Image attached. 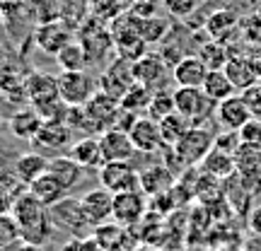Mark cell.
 Returning <instances> with one entry per match:
<instances>
[{"mask_svg": "<svg viewBox=\"0 0 261 251\" xmlns=\"http://www.w3.org/2000/svg\"><path fill=\"white\" fill-rule=\"evenodd\" d=\"M215 148V135L205 126H191V128L177 140L172 150L177 152L184 167H198L203 157Z\"/></svg>", "mask_w": 261, "mask_h": 251, "instance_id": "277c9868", "label": "cell"}, {"mask_svg": "<svg viewBox=\"0 0 261 251\" xmlns=\"http://www.w3.org/2000/svg\"><path fill=\"white\" fill-rule=\"evenodd\" d=\"M169 188H174V172L167 164L160 167H150L145 172H140V191L148 196H162Z\"/></svg>", "mask_w": 261, "mask_h": 251, "instance_id": "603a6c76", "label": "cell"}, {"mask_svg": "<svg viewBox=\"0 0 261 251\" xmlns=\"http://www.w3.org/2000/svg\"><path fill=\"white\" fill-rule=\"evenodd\" d=\"M145 196L143 191H128V193H114V220L121 227H136L145 217Z\"/></svg>", "mask_w": 261, "mask_h": 251, "instance_id": "7c38bea8", "label": "cell"}, {"mask_svg": "<svg viewBox=\"0 0 261 251\" xmlns=\"http://www.w3.org/2000/svg\"><path fill=\"white\" fill-rule=\"evenodd\" d=\"M242 145V138H240V130H223L220 135H215V148L223 150V152H230L234 155Z\"/></svg>", "mask_w": 261, "mask_h": 251, "instance_id": "f35d334b", "label": "cell"}, {"mask_svg": "<svg viewBox=\"0 0 261 251\" xmlns=\"http://www.w3.org/2000/svg\"><path fill=\"white\" fill-rule=\"evenodd\" d=\"M174 106L191 126H205V121L215 116L218 104L203 92V87H174Z\"/></svg>", "mask_w": 261, "mask_h": 251, "instance_id": "7a4b0ae2", "label": "cell"}, {"mask_svg": "<svg viewBox=\"0 0 261 251\" xmlns=\"http://www.w3.org/2000/svg\"><path fill=\"white\" fill-rule=\"evenodd\" d=\"M99 145H102L104 159L107 162H130V157L136 155V145L126 130L109 128L99 135Z\"/></svg>", "mask_w": 261, "mask_h": 251, "instance_id": "e0dca14e", "label": "cell"}, {"mask_svg": "<svg viewBox=\"0 0 261 251\" xmlns=\"http://www.w3.org/2000/svg\"><path fill=\"white\" fill-rule=\"evenodd\" d=\"M196 53H198L201 61L208 65V70H225L227 61L232 58L230 56V51H227V44H225V41H215V39L205 41Z\"/></svg>", "mask_w": 261, "mask_h": 251, "instance_id": "4dcf8cb0", "label": "cell"}, {"mask_svg": "<svg viewBox=\"0 0 261 251\" xmlns=\"http://www.w3.org/2000/svg\"><path fill=\"white\" fill-rule=\"evenodd\" d=\"M133 82H136V75H133V61L116 56V61H114V63L104 70L102 77H99V90L107 92V94H112L114 99H119V102H121V97L128 92Z\"/></svg>", "mask_w": 261, "mask_h": 251, "instance_id": "9c48e42d", "label": "cell"}, {"mask_svg": "<svg viewBox=\"0 0 261 251\" xmlns=\"http://www.w3.org/2000/svg\"><path fill=\"white\" fill-rule=\"evenodd\" d=\"M3 251H12V249H3Z\"/></svg>", "mask_w": 261, "mask_h": 251, "instance_id": "c3c4849f", "label": "cell"}, {"mask_svg": "<svg viewBox=\"0 0 261 251\" xmlns=\"http://www.w3.org/2000/svg\"><path fill=\"white\" fill-rule=\"evenodd\" d=\"M97 177H99V184L112 193L140 191V172L130 162H104Z\"/></svg>", "mask_w": 261, "mask_h": 251, "instance_id": "8992f818", "label": "cell"}, {"mask_svg": "<svg viewBox=\"0 0 261 251\" xmlns=\"http://www.w3.org/2000/svg\"><path fill=\"white\" fill-rule=\"evenodd\" d=\"M177 111V106H174V92H167V90H158V92L152 94V102L148 106V116L150 119H155V121H162L165 116Z\"/></svg>", "mask_w": 261, "mask_h": 251, "instance_id": "e575fe53", "label": "cell"}, {"mask_svg": "<svg viewBox=\"0 0 261 251\" xmlns=\"http://www.w3.org/2000/svg\"><path fill=\"white\" fill-rule=\"evenodd\" d=\"M0 188L3 191H8V193H12L15 198H17L19 193H22V188H27L22 181L17 179V174H15V169L12 172H8V169L0 167Z\"/></svg>", "mask_w": 261, "mask_h": 251, "instance_id": "ab89813d", "label": "cell"}, {"mask_svg": "<svg viewBox=\"0 0 261 251\" xmlns=\"http://www.w3.org/2000/svg\"><path fill=\"white\" fill-rule=\"evenodd\" d=\"M203 92L218 104V102H223V99H227V97L237 94V90L230 82V77L225 75V70H208L205 82H203Z\"/></svg>", "mask_w": 261, "mask_h": 251, "instance_id": "f546056e", "label": "cell"}, {"mask_svg": "<svg viewBox=\"0 0 261 251\" xmlns=\"http://www.w3.org/2000/svg\"><path fill=\"white\" fill-rule=\"evenodd\" d=\"M99 90V85L87 70H63L58 75V94L68 106H85Z\"/></svg>", "mask_w": 261, "mask_h": 251, "instance_id": "5b68a950", "label": "cell"}, {"mask_svg": "<svg viewBox=\"0 0 261 251\" xmlns=\"http://www.w3.org/2000/svg\"><path fill=\"white\" fill-rule=\"evenodd\" d=\"M208 65L201 61L198 53H187L172 68V82L174 87H203Z\"/></svg>", "mask_w": 261, "mask_h": 251, "instance_id": "2e32d148", "label": "cell"}, {"mask_svg": "<svg viewBox=\"0 0 261 251\" xmlns=\"http://www.w3.org/2000/svg\"><path fill=\"white\" fill-rule=\"evenodd\" d=\"M12 203H15V196L0 188V215H3V213H10V210H12Z\"/></svg>", "mask_w": 261, "mask_h": 251, "instance_id": "b9f144b4", "label": "cell"}, {"mask_svg": "<svg viewBox=\"0 0 261 251\" xmlns=\"http://www.w3.org/2000/svg\"><path fill=\"white\" fill-rule=\"evenodd\" d=\"M44 126V119L39 116V111L34 106H27V109H19L10 116V133L15 138L22 140H34V135L39 133V128Z\"/></svg>", "mask_w": 261, "mask_h": 251, "instance_id": "cb8c5ba5", "label": "cell"}, {"mask_svg": "<svg viewBox=\"0 0 261 251\" xmlns=\"http://www.w3.org/2000/svg\"><path fill=\"white\" fill-rule=\"evenodd\" d=\"M133 3H158V0H133Z\"/></svg>", "mask_w": 261, "mask_h": 251, "instance_id": "f6af8a7d", "label": "cell"}, {"mask_svg": "<svg viewBox=\"0 0 261 251\" xmlns=\"http://www.w3.org/2000/svg\"><path fill=\"white\" fill-rule=\"evenodd\" d=\"M56 63L61 70H68V73H70V70H85V65L90 63V61H87L85 48L73 41V44H68V46L56 56Z\"/></svg>", "mask_w": 261, "mask_h": 251, "instance_id": "836d02e7", "label": "cell"}, {"mask_svg": "<svg viewBox=\"0 0 261 251\" xmlns=\"http://www.w3.org/2000/svg\"><path fill=\"white\" fill-rule=\"evenodd\" d=\"M240 24H242V19L237 17L230 8H218L211 17L205 19L203 29H205V34H208V39L227 41L234 34H240Z\"/></svg>", "mask_w": 261, "mask_h": 251, "instance_id": "d6986e66", "label": "cell"}, {"mask_svg": "<svg viewBox=\"0 0 261 251\" xmlns=\"http://www.w3.org/2000/svg\"><path fill=\"white\" fill-rule=\"evenodd\" d=\"M48 174L56 179L65 191H73V188L83 181L85 169L80 167L70 155H56V157L48 159Z\"/></svg>", "mask_w": 261, "mask_h": 251, "instance_id": "44dd1931", "label": "cell"}, {"mask_svg": "<svg viewBox=\"0 0 261 251\" xmlns=\"http://www.w3.org/2000/svg\"><path fill=\"white\" fill-rule=\"evenodd\" d=\"M198 3H201V0H162L165 10L177 19H184V17H189V15H194V10L198 8Z\"/></svg>", "mask_w": 261, "mask_h": 251, "instance_id": "8d00e7d4", "label": "cell"}, {"mask_svg": "<svg viewBox=\"0 0 261 251\" xmlns=\"http://www.w3.org/2000/svg\"><path fill=\"white\" fill-rule=\"evenodd\" d=\"M73 133L75 130L63 121H44V126L32 140V145L41 152H61L63 148L73 145Z\"/></svg>", "mask_w": 261, "mask_h": 251, "instance_id": "4fadbf2b", "label": "cell"}, {"mask_svg": "<svg viewBox=\"0 0 261 251\" xmlns=\"http://www.w3.org/2000/svg\"><path fill=\"white\" fill-rule=\"evenodd\" d=\"M240 94L244 97V102H247V106H249L252 116L261 119V80L256 85H252V87H247V90L240 92Z\"/></svg>", "mask_w": 261, "mask_h": 251, "instance_id": "60d3db41", "label": "cell"}, {"mask_svg": "<svg viewBox=\"0 0 261 251\" xmlns=\"http://www.w3.org/2000/svg\"><path fill=\"white\" fill-rule=\"evenodd\" d=\"M232 157L237 174H242V177H261V148L242 143Z\"/></svg>", "mask_w": 261, "mask_h": 251, "instance_id": "f1b7e54d", "label": "cell"}, {"mask_svg": "<svg viewBox=\"0 0 261 251\" xmlns=\"http://www.w3.org/2000/svg\"><path fill=\"white\" fill-rule=\"evenodd\" d=\"M130 15H133V12H130ZM133 22H136L138 34L148 41V46H150V44H158V41H162V39L167 37V32L172 29L169 19L160 17V15H150V17H136V15H133Z\"/></svg>", "mask_w": 261, "mask_h": 251, "instance_id": "83f0119b", "label": "cell"}, {"mask_svg": "<svg viewBox=\"0 0 261 251\" xmlns=\"http://www.w3.org/2000/svg\"><path fill=\"white\" fill-rule=\"evenodd\" d=\"M225 75L230 77V82L234 85L237 92H244L247 87H252V85H256L261 80L259 73H256V68H254V63H252V58L242 56V53H237V56H232L227 61Z\"/></svg>", "mask_w": 261, "mask_h": 251, "instance_id": "7402d4cb", "label": "cell"}, {"mask_svg": "<svg viewBox=\"0 0 261 251\" xmlns=\"http://www.w3.org/2000/svg\"><path fill=\"white\" fill-rule=\"evenodd\" d=\"M83 3H92V0H83Z\"/></svg>", "mask_w": 261, "mask_h": 251, "instance_id": "7dc6e473", "label": "cell"}, {"mask_svg": "<svg viewBox=\"0 0 261 251\" xmlns=\"http://www.w3.org/2000/svg\"><path fill=\"white\" fill-rule=\"evenodd\" d=\"M24 92H27V102L32 106L56 99V97H61L58 94V77L48 73H32L24 77Z\"/></svg>", "mask_w": 261, "mask_h": 251, "instance_id": "ffe728a7", "label": "cell"}, {"mask_svg": "<svg viewBox=\"0 0 261 251\" xmlns=\"http://www.w3.org/2000/svg\"><path fill=\"white\" fill-rule=\"evenodd\" d=\"M252 230L261 234V208H254L252 210Z\"/></svg>", "mask_w": 261, "mask_h": 251, "instance_id": "7bdbcfd3", "label": "cell"}, {"mask_svg": "<svg viewBox=\"0 0 261 251\" xmlns=\"http://www.w3.org/2000/svg\"><path fill=\"white\" fill-rule=\"evenodd\" d=\"M240 138H242L244 145H256V148H261V119L252 116V119L240 128Z\"/></svg>", "mask_w": 261, "mask_h": 251, "instance_id": "74e56055", "label": "cell"}, {"mask_svg": "<svg viewBox=\"0 0 261 251\" xmlns=\"http://www.w3.org/2000/svg\"><path fill=\"white\" fill-rule=\"evenodd\" d=\"M46 172H48V159L44 152H24V155H19L15 159V174H17V179L24 186L37 181Z\"/></svg>", "mask_w": 261, "mask_h": 251, "instance_id": "d4e9b609", "label": "cell"}, {"mask_svg": "<svg viewBox=\"0 0 261 251\" xmlns=\"http://www.w3.org/2000/svg\"><path fill=\"white\" fill-rule=\"evenodd\" d=\"M128 135L136 145V152H143V155H155L167 148L162 140V133H160V123L150 116H138L136 123L130 126Z\"/></svg>", "mask_w": 261, "mask_h": 251, "instance_id": "8fae6325", "label": "cell"}, {"mask_svg": "<svg viewBox=\"0 0 261 251\" xmlns=\"http://www.w3.org/2000/svg\"><path fill=\"white\" fill-rule=\"evenodd\" d=\"M152 90L150 87H145V85H140V82H133L130 85V90L121 97V109H126V111L130 114H148V106L150 102H152Z\"/></svg>", "mask_w": 261, "mask_h": 251, "instance_id": "1f68e13d", "label": "cell"}, {"mask_svg": "<svg viewBox=\"0 0 261 251\" xmlns=\"http://www.w3.org/2000/svg\"><path fill=\"white\" fill-rule=\"evenodd\" d=\"M0 19H3V17H0Z\"/></svg>", "mask_w": 261, "mask_h": 251, "instance_id": "681fc988", "label": "cell"}, {"mask_svg": "<svg viewBox=\"0 0 261 251\" xmlns=\"http://www.w3.org/2000/svg\"><path fill=\"white\" fill-rule=\"evenodd\" d=\"M133 75H136V82L158 92V90H165L167 80H172V68L160 53H145L133 63Z\"/></svg>", "mask_w": 261, "mask_h": 251, "instance_id": "52a82bcc", "label": "cell"}, {"mask_svg": "<svg viewBox=\"0 0 261 251\" xmlns=\"http://www.w3.org/2000/svg\"><path fill=\"white\" fill-rule=\"evenodd\" d=\"M12 217L19 225V239L24 244H34L41 246L51 239L54 232V220H51V210L48 205H44L41 201H37L34 196L29 193L27 188L15 198L12 203Z\"/></svg>", "mask_w": 261, "mask_h": 251, "instance_id": "6da1fadb", "label": "cell"}, {"mask_svg": "<svg viewBox=\"0 0 261 251\" xmlns=\"http://www.w3.org/2000/svg\"><path fill=\"white\" fill-rule=\"evenodd\" d=\"M211 3H215V5H220V8H227V5H230V0H211Z\"/></svg>", "mask_w": 261, "mask_h": 251, "instance_id": "ee69618b", "label": "cell"}, {"mask_svg": "<svg viewBox=\"0 0 261 251\" xmlns=\"http://www.w3.org/2000/svg\"><path fill=\"white\" fill-rule=\"evenodd\" d=\"M68 155L83 169H97V172H99V169L104 167V162H107L97 135H85V138L75 140L73 145L68 148Z\"/></svg>", "mask_w": 261, "mask_h": 251, "instance_id": "ac0fdd59", "label": "cell"}, {"mask_svg": "<svg viewBox=\"0 0 261 251\" xmlns=\"http://www.w3.org/2000/svg\"><path fill=\"white\" fill-rule=\"evenodd\" d=\"M112 39H114V51L116 56L128 58V61H138L148 53V41L138 34L136 29V22H133V15H121L116 17V22H112Z\"/></svg>", "mask_w": 261, "mask_h": 251, "instance_id": "3957f363", "label": "cell"}, {"mask_svg": "<svg viewBox=\"0 0 261 251\" xmlns=\"http://www.w3.org/2000/svg\"><path fill=\"white\" fill-rule=\"evenodd\" d=\"M48 210H51L54 227L68 230V232H73V234H77L83 227H90L87 220H85V215H83L80 198H68V196H65L63 201H58L56 205H51Z\"/></svg>", "mask_w": 261, "mask_h": 251, "instance_id": "5bb4252c", "label": "cell"}, {"mask_svg": "<svg viewBox=\"0 0 261 251\" xmlns=\"http://www.w3.org/2000/svg\"><path fill=\"white\" fill-rule=\"evenodd\" d=\"M215 116H218V123L223 126V130H240L244 123L252 119V111L244 102V97L240 92L227 97L223 102H218L215 106Z\"/></svg>", "mask_w": 261, "mask_h": 251, "instance_id": "9a60e30c", "label": "cell"}, {"mask_svg": "<svg viewBox=\"0 0 261 251\" xmlns=\"http://www.w3.org/2000/svg\"><path fill=\"white\" fill-rule=\"evenodd\" d=\"M0 119H3V102H0Z\"/></svg>", "mask_w": 261, "mask_h": 251, "instance_id": "bcb514c9", "label": "cell"}, {"mask_svg": "<svg viewBox=\"0 0 261 251\" xmlns=\"http://www.w3.org/2000/svg\"><path fill=\"white\" fill-rule=\"evenodd\" d=\"M34 44L48 56H58L68 44H73V29L58 17L39 22V27L34 29Z\"/></svg>", "mask_w": 261, "mask_h": 251, "instance_id": "ba28073f", "label": "cell"}, {"mask_svg": "<svg viewBox=\"0 0 261 251\" xmlns=\"http://www.w3.org/2000/svg\"><path fill=\"white\" fill-rule=\"evenodd\" d=\"M160 123V133H162V140H165V145L167 148H172V145H177V140L187 133L189 128H191V123H189L187 116H181L179 111L169 114V116H165Z\"/></svg>", "mask_w": 261, "mask_h": 251, "instance_id": "d6a6232c", "label": "cell"}, {"mask_svg": "<svg viewBox=\"0 0 261 251\" xmlns=\"http://www.w3.org/2000/svg\"><path fill=\"white\" fill-rule=\"evenodd\" d=\"M27 191L34 196L37 201H41L44 205H48V208H51V205H56L58 201H63L65 196H68V191H65V188L61 186V184H58L48 172L46 174H41L37 181H32V184L27 186Z\"/></svg>", "mask_w": 261, "mask_h": 251, "instance_id": "4316f807", "label": "cell"}, {"mask_svg": "<svg viewBox=\"0 0 261 251\" xmlns=\"http://www.w3.org/2000/svg\"><path fill=\"white\" fill-rule=\"evenodd\" d=\"M80 205H83V215L90 227L107 225L114 217V193L107 191L104 186L87 191V193L80 198Z\"/></svg>", "mask_w": 261, "mask_h": 251, "instance_id": "30bf717a", "label": "cell"}, {"mask_svg": "<svg viewBox=\"0 0 261 251\" xmlns=\"http://www.w3.org/2000/svg\"><path fill=\"white\" fill-rule=\"evenodd\" d=\"M19 239V225L12 217V213H3L0 215V251L3 249H12Z\"/></svg>", "mask_w": 261, "mask_h": 251, "instance_id": "d590c367", "label": "cell"}, {"mask_svg": "<svg viewBox=\"0 0 261 251\" xmlns=\"http://www.w3.org/2000/svg\"><path fill=\"white\" fill-rule=\"evenodd\" d=\"M201 174H211L215 179H230L232 174H237L234 169V157L230 152H223V150L213 148L208 155L203 157V162L198 164Z\"/></svg>", "mask_w": 261, "mask_h": 251, "instance_id": "484cf974", "label": "cell"}]
</instances>
